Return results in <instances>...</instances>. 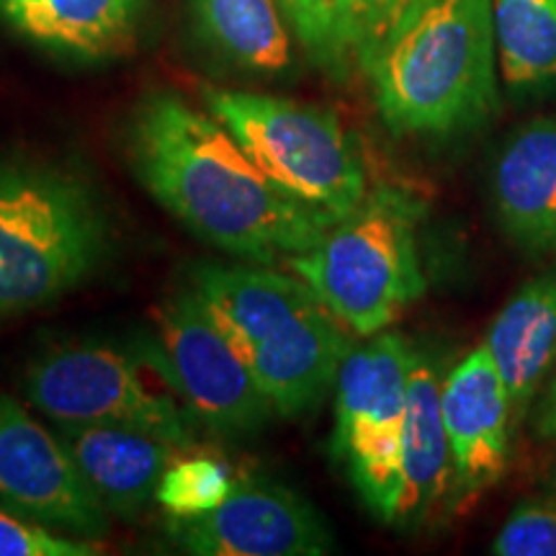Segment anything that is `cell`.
Masks as SVG:
<instances>
[{
  "label": "cell",
  "instance_id": "7a4b0ae2",
  "mask_svg": "<svg viewBox=\"0 0 556 556\" xmlns=\"http://www.w3.org/2000/svg\"><path fill=\"white\" fill-rule=\"evenodd\" d=\"M191 291L245 361L276 415H307L336 389L353 332L296 274L261 263L199 266Z\"/></svg>",
  "mask_w": 556,
  "mask_h": 556
},
{
  "label": "cell",
  "instance_id": "d6986e66",
  "mask_svg": "<svg viewBox=\"0 0 556 556\" xmlns=\"http://www.w3.org/2000/svg\"><path fill=\"white\" fill-rule=\"evenodd\" d=\"M199 29L235 65L278 75L291 65V37L278 0H193Z\"/></svg>",
  "mask_w": 556,
  "mask_h": 556
},
{
  "label": "cell",
  "instance_id": "44dd1931",
  "mask_svg": "<svg viewBox=\"0 0 556 556\" xmlns=\"http://www.w3.org/2000/svg\"><path fill=\"white\" fill-rule=\"evenodd\" d=\"M235 479L217 458H173L157 486V503L170 520H191L225 503Z\"/></svg>",
  "mask_w": 556,
  "mask_h": 556
},
{
  "label": "cell",
  "instance_id": "9c48e42d",
  "mask_svg": "<svg viewBox=\"0 0 556 556\" xmlns=\"http://www.w3.org/2000/svg\"><path fill=\"white\" fill-rule=\"evenodd\" d=\"M160 366L201 426L222 435H248L274 407L245 361L193 291H178L155 309Z\"/></svg>",
  "mask_w": 556,
  "mask_h": 556
},
{
  "label": "cell",
  "instance_id": "4fadbf2b",
  "mask_svg": "<svg viewBox=\"0 0 556 556\" xmlns=\"http://www.w3.org/2000/svg\"><path fill=\"white\" fill-rule=\"evenodd\" d=\"M58 435L103 507L122 520H135L157 497L160 479L180 454L142 430L103 422H60Z\"/></svg>",
  "mask_w": 556,
  "mask_h": 556
},
{
  "label": "cell",
  "instance_id": "9a60e30c",
  "mask_svg": "<svg viewBox=\"0 0 556 556\" xmlns=\"http://www.w3.org/2000/svg\"><path fill=\"white\" fill-rule=\"evenodd\" d=\"M441 381L430 358L415 351L402 430V484L394 523L426 518L454 492V458L443 422Z\"/></svg>",
  "mask_w": 556,
  "mask_h": 556
},
{
  "label": "cell",
  "instance_id": "5bb4252c",
  "mask_svg": "<svg viewBox=\"0 0 556 556\" xmlns=\"http://www.w3.org/2000/svg\"><path fill=\"white\" fill-rule=\"evenodd\" d=\"M492 193L500 225L531 253L556 250V119H533L500 150Z\"/></svg>",
  "mask_w": 556,
  "mask_h": 556
},
{
  "label": "cell",
  "instance_id": "7c38bea8",
  "mask_svg": "<svg viewBox=\"0 0 556 556\" xmlns=\"http://www.w3.org/2000/svg\"><path fill=\"white\" fill-rule=\"evenodd\" d=\"M441 409L454 458V495L467 503L503 477L510 451V397L486 345L475 348L441 381Z\"/></svg>",
  "mask_w": 556,
  "mask_h": 556
},
{
  "label": "cell",
  "instance_id": "8992f818",
  "mask_svg": "<svg viewBox=\"0 0 556 556\" xmlns=\"http://www.w3.org/2000/svg\"><path fill=\"white\" fill-rule=\"evenodd\" d=\"M204 99L208 114L289 199L332 225L364 204V163L332 111L242 90L208 88Z\"/></svg>",
  "mask_w": 556,
  "mask_h": 556
},
{
  "label": "cell",
  "instance_id": "cb8c5ba5",
  "mask_svg": "<svg viewBox=\"0 0 556 556\" xmlns=\"http://www.w3.org/2000/svg\"><path fill=\"white\" fill-rule=\"evenodd\" d=\"M539 430H541V435L556 443V377H554L552 387H548V392H546L544 407H541Z\"/></svg>",
  "mask_w": 556,
  "mask_h": 556
},
{
  "label": "cell",
  "instance_id": "603a6c76",
  "mask_svg": "<svg viewBox=\"0 0 556 556\" xmlns=\"http://www.w3.org/2000/svg\"><path fill=\"white\" fill-rule=\"evenodd\" d=\"M492 552L500 556H556V503L518 507L500 528Z\"/></svg>",
  "mask_w": 556,
  "mask_h": 556
},
{
  "label": "cell",
  "instance_id": "ba28073f",
  "mask_svg": "<svg viewBox=\"0 0 556 556\" xmlns=\"http://www.w3.org/2000/svg\"><path fill=\"white\" fill-rule=\"evenodd\" d=\"M24 394L50 420L103 422L142 430L186 451L193 446V415L157 392L139 366L106 345L47 348L26 368Z\"/></svg>",
  "mask_w": 556,
  "mask_h": 556
},
{
  "label": "cell",
  "instance_id": "277c9868",
  "mask_svg": "<svg viewBox=\"0 0 556 556\" xmlns=\"http://www.w3.org/2000/svg\"><path fill=\"white\" fill-rule=\"evenodd\" d=\"M106 214L73 173L0 163V325L47 307L109 258Z\"/></svg>",
  "mask_w": 556,
  "mask_h": 556
},
{
  "label": "cell",
  "instance_id": "3957f363",
  "mask_svg": "<svg viewBox=\"0 0 556 556\" xmlns=\"http://www.w3.org/2000/svg\"><path fill=\"white\" fill-rule=\"evenodd\" d=\"M364 73L394 135L446 137L497 106L492 0H413Z\"/></svg>",
  "mask_w": 556,
  "mask_h": 556
},
{
  "label": "cell",
  "instance_id": "ac0fdd59",
  "mask_svg": "<svg viewBox=\"0 0 556 556\" xmlns=\"http://www.w3.org/2000/svg\"><path fill=\"white\" fill-rule=\"evenodd\" d=\"M139 0H0V13L34 45L70 58H106L135 34Z\"/></svg>",
  "mask_w": 556,
  "mask_h": 556
},
{
  "label": "cell",
  "instance_id": "ffe728a7",
  "mask_svg": "<svg viewBox=\"0 0 556 556\" xmlns=\"http://www.w3.org/2000/svg\"><path fill=\"white\" fill-rule=\"evenodd\" d=\"M497 65L516 93L556 83V0H492Z\"/></svg>",
  "mask_w": 556,
  "mask_h": 556
},
{
  "label": "cell",
  "instance_id": "52a82bcc",
  "mask_svg": "<svg viewBox=\"0 0 556 556\" xmlns=\"http://www.w3.org/2000/svg\"><path fill=\"white\" fill-rule=\"evenodd\" d=\"M415 351L397 332L353 345L336 381L332 451L348 467L358 495L394 523L402 484V430Z\"/></svg>",
  "mask_w": 556,
  "mask_h": 556
},
{
  "label": "cell",
  "instance_id": "e0dca14e",
  "mask_svg": "<svg viewBox=\"0 0 556 556\" xmlns=\"http://www.w3.org/2000/svg\"><path fill=\"white\" fill-rule=\"evenodd\" d=\"M520 420L556 361V274H541L520 287L500 309L484 340Z\"/></svg>",
  "mask_w": 556,
  "mask_h": 556
},
{
  "label": "cell",
  "instance_id": "30bf717a",
  "mask_svg": "<svg viewBox=\"0 0 556 556\" xmlns=\"http://www.w3.org/2000/svg\"><path fill=\"white\" fill-rule=\"evenodd\" d=\"M0 507L65 536L101 541L111 513L60 435L0 394Z\"/></svg>",
  "mask_w": 556,
  "mask_h": 556
},
{
  "label": "cell",
  "instance_id": "6da1fadb",
  "mask_svg": "<svg viewBox=\"0 0 556 556\" xmlns=\"http://www.w3.org/2000/svg\"><path fill=\"white\" fill-rule=\"evenodd\" d=\"M127 155L150 197L197 238L261 266L315 248L332 225L289 199L217 116L155 93L131 116Z\"/></svg>",
  "mask_w": 556,
  "mask_h": 556
},
{
  "label": "cell",
  "instance_id": "5b68a950",
  "mask_svg": "<svg viewBox=\"0 0 556 556\" xmlns=\"http://www.w3.org/2000/svg\"><path fill=\"white\" fill-rule=\"evenodd\" d=\"M420 214L405 191L379 186L315 248L289 258L287 268L353 336H379L426 291L417 250Z\"/></svg>",
  "mask_w": 556,
  "mask_h": 556
},
{
  "label": "cell",
  "instance_id": "7402d4cb",
  "mask_svg": "<svg viewBox=\"0 0 556 556\" xmlns=\"http://www.w3.org/2000/svg\"><path fill=\"white\" fill-rule=\"evenodd\" d=\"M99 541H86L50 531L0 507V556H93Z\"/></svg>",
  "mask_w": 556,
  "mask_h": 556
},
{
  "label": "cell",
  "instance_id": "2e32d148",
  "mask_svg": "<svg viewBox=\"0 0 556 556\" xmlns=\"http://www.w3.org/2000/svg\"><path fill=\"white\" fill-rule=\"evenodd\" d=\"M299 45L319 70L343 80L371 54L413 0H278Z\"/></svg>",
  "mask_w": 556,
  "mask_h": 556
},
{
  "label": "cell",
  "instance_id": "8fae6325",
  "mask_svg": "<svg viewBox=\"0 0 556 556\" xmlns=\"http://www.w3.org/2000/svg\"><path fill=\"white\" fill-rule=\"evenodd\" d=\"M173 536L201 556H319L332 548L330 528L289 486L240 479L225 503L191 520H170Z\"/></svg>",
  "mask_w": 556,
  "mask_h": 556
}]
</instances>
